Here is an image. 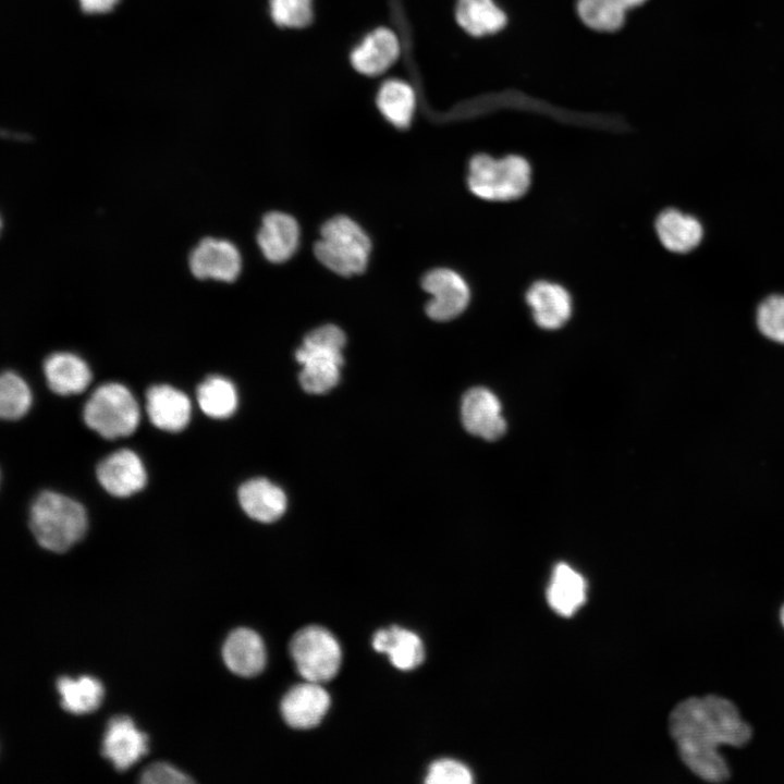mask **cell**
I'll return each mask as SVG.
<instances>
[{
  "mask_svg": "<svg viewBox=\"0 0 784 784\" xmlns=\"http://www.w3.org/2000/svg\"><path fill=\"white\" fill-rule=\"evenodd\" d=\"M376 103L382 117L397 128L409 126L416 108V94L403 79L390 78L378 89Z\"/></svg>",
  "mask_w": 784,
  "mask_h": 784,
  "instance_id": "obj_24",
  "label": "cell"
},
{
  "mask_svg": "<svg viewBox=\"0 0 784 784\" xmlns=\"http://www.w3.org/2000/svg\"><path fill=\"white\" fill-rule=\"evenodd\" d=\"M139 782L145 784H186L194 781L167 762H155L142 772Z\"/></svg>",
  "mask_w": 784,
  "mask_h": 784,
  "instance_id": "obj_33",
  "label": "cell"
},
{
  "mask_svg": "<svg viewBox=\"0 0 784 784\" xmlns=\"http://www.w3.org/2000/svg\"><path fill=\"white\" fill-rule=\"evenodd\" d=\"M457 24L469 35L482 37L504 28L506 15L493 0H457Z\"/></svg>",
  "mask_w": 784,
  "mask_h": 784,
  "instance_id": "obj_25",
  "label": "cell"
},
{
  "mask_svg": "<svg viewBox=\"0 0 784 784\" xmlns=\"http://www.w3.org/2000/svg\"><path fill=\"white\" fill-rule=\"evenodd\" d=\"M101 487L111 495L124 498L142 490L147 481L145 467L139 456L121 449L102 460L96 469Z\"/></svg>",
  "mask_w": 784,
  "mask_h": 784,
  "instance_id": "obj_12",
  "label": "cell"
},
{
  "mask_svg": "<svg viewBox=\"0 0 784 784\" xmlns=\"http://www.w3.org/2000/svg\"><path fill=\"white\" fill-rule=\"evenodd\" d=\"M576 10L586 26L605 33L620 29L627 11L618 0H578Z\"/></svg>",
  "mask_w": 784,
  "mask_h": 784,
  "instance_id": "obj_28",
  "label": "cell"
},
{
  "mask_svg": "<svg viewBox=\"0 0 784 784\" xmlns=\"http://www.w3.org/2000/svg\"><path fill=\"white\" fill-rule=\"evenodd\" d=\"M780 621L782 623V626L784 627V604L782 605L780 610Z\"/></svg>",
  "mask_w": 784,
  "mask_h": 784,
  "instance_id": "obj_36",
  "label": "cell"
},
{
  "mask_svg": "<svg viewBox=\"0 0 784 784\" xmlns=\"http://www.w3.org/2000/svg\"><path fill=\"white\" fill-rule=\"evenodd\" d=\"M148 751V737L127 715L111 718L102 738L101 755L119 771H125Z\"/></svg>",
  "mask_w": 784,
  "mask_h": 784,
  "instance_id": "obj_10",
  "label": "cell"
},
{
  "mask_svg": "<svg viewBox=\"0 0 784 784\" xmlns=\"http://www.w3.org/2000/svg\"><path fill=\"white\" fill-rule=\"evenodd\" d=\"M345 335L335 324L327 323L311 330L295 353L302 365V388L314 394L330 391L340 380Z\"/></svg>",
  "mask_w": 784,
  "mask_h": 784,
  "instance_id": "obj_3",
  "label": "cell"
},
{
  "mask_svg": "<svg viewBox=\"0 0 784 784\" xmlns=\"http://www.w3.org/2000/svg\"><path fill=\"white\" fill-rule=\"evenodd\" d=\"M656 231L662 245L674 253H688L694 249L703 234L696 218L676 209H666L658 216Z\"/></svg>",
  "mask_w": 784,
  "mask_h": 784,
  "instance_id": "obj_23",
  "label": "cell"
},
{
  "mask_svg": "<svg viewBox=\"0 0 784 784\" xmlns=\"http://www.w3.org/2000/svg\"><path fill=\"white\" fill-rule=\"evenodd\" d=\"M196 396L200 409L212 418H228L237 407L235 387L221 376H211L203 381Z\"/></svg>",
  "mask_w": 784,
  "mask_h": 784,
  "instance_id": "obj_27",
  "label": "cell"
},
{
  "mask_svg": "<svg viewBox=\"0 0 784 784\" xmlns=\"http://www.w3.org/2000/svg\"><path fill=\"white\" fill-rule=\"evenodd\" d=\"M428 784H469L470 770L460 761L440 759L430 764L425 780Z\"/></svg>",
  "mask_w": 784,
  "mask_h": 784,
  "instance_id": "obj_32",
  "label": "cell"
},
{
  "mask_svg": "<svg viewBox=\"0 0 784 784\" xmlns=\"http://www.w3.org/2000/svg\"><path fill=\"white\" fill-rule=\"evenodd\" d=\"M85 13H106L110 11L118 0H78Z\"/></svg>",
  "mask_w": 784,
  "mask_h": 784,
  "instance_id": "obj_34",
  "label": "cell"
},
{
  "mask_svg": "<svg viewBox=\"0 0 784 784\" xmlns=\"http://www.w3.org/2000/svg\"><path fill=\"white\" fill-rule=\"evenodd\" d=\"M222 657L230 671L240 676L259 674L266 664V649L261 637L245 627L234 629L225 639Z\"/></svg>",
  "mask_w": 784,
  "mask_h": 784,
  "instance_id": "obj_18",
  "label": "cell"
},
{
  "mask_svg": "<svg viewBox=\"0 0 784 784\" xmlns=\"http://www.w3.org/2000/svg\"><path fill=\"white\" fill-rule=\"evenodd\" d=\"M669 731L682 762L708 783H723L731 776L719 747L739 748L752 737V728L737 707L716 695L689 697L678 702L670 713Z\"/></svg>",
  "mask_w": 784,
  "mask_h": 784,
  "instance_id": "obj_1",
  "label": "cell"
},
{
  "mask_svg": "<svg viewBox=\"0 0 784 784\" xmlns=\"http://www.w3.org/2000/svg\"><path fill=\"white\" fill-rule=\"evenodd\" d=\"M330 707V696L320 683L305 681L293 686L282 698L281 713L294 728L318 725Z\"/></svg>",
  "mask_w": 784,
  "mask_h": 784,
  "instance_id": "obj_14",
  "label": "cell"
},
{
  "mask_svg": "<svg viewBox=\"0 0 784 784\" xmlns=\"http://www.w3.org/2000/svg\"><path fill=\"white\" fill-rule=\"evenodd\" d=\"M146 411L152 425L177 432L189 422L192 406L188 396L168 384L152 385L146 392Z\"/></svg>",
  "mask_w": 784,
  "mask_h": 784,
  "instance_id": "obj_16",
  "label": "cell"
},
{
  "mask_svg": "<svg viewBox=\"0 0 784 784\" xmlns=\"http://www.w3.org/2000/svg\"><path fill=\"white\" fill-rule=\"evenodd\" d=\"M29 528L41 548L63 553L85 535L87 514L77 501L42 491L30 506Z\"/></svg>",
  "mask_w": 784,
  "mask_h": 784,
  "instance_id": "obj_2",
  "label": "cell"
},
{
  "mask_svg": "<svg viewBox=\"0 0 784 784\" xmlns=\"http://www.w3.org/2000/svg\"><path fill=\"white\" fill-rule=\"evenodd\" d=\"M299 226L290 215L268 212L257 233L258 246L267 260L274 264L287 261L299 244Z\"/></svg>",
  "mask_w": 784,
  "mask_h": 784,
  "instance_id": "obj_15",
  "label": "cell"
},
{
  "mask_svg": "<svg viewBox=\"0 0 784 784\" xmlns=\"http://www.w3.org/2000/svg\"><path fill=\"white\" fill-rule=\"evenodd\" d=\"M32 404L27 383L16 373L5 371L0 379V415L12 420L23 417Z\"/></svg>",
  "mask_w": 784,
  "mask_h": 784,
  "instance_id": "obj_29",
  "label": "cell"
},
{
  "mask_svg": "<svg viewBox=\"0 0 784 784\" xmlns=\"http://www.w3.org/2000/svg\"><path fill=\"white\" fill-rule=\"evenodd\" d=\"M61 697V707L73 714H85L95 711L103 697L101 683L91 676L77 678L61 676L56 683Z\"/></svg>",
  "mask_w": 784,
  "mask_h": 784,
  "instance_id": "obj_26",
  "label": "cell"
},
{
  "mask_svg": "<svg viewBox=\"0 0 784 784\" xmlns=\"http://www.w3.org/2000/svg\"><path fill=\"white\" fill-rule=\"evenodd\" d=\"M273 23L284 28H304L314 17V0H269Z\"/></svg>",
  "mask_w": 784,
  "mask_h": 784,
  "instance_id": "obj_30",
  "label": "cell"
},
{
  "mask_svg": "<svg viewBox=\"0 0 784 784\" xmlns=\"http://www.w3.org/2000/svg\"><path fill=\"white\" fill-rule=\"evenodd\" d=\"M531 169L520 156L494 159L479 154L468 166L467 185L477 197L490 201H509L522 197L529 188Z\"/></svg>",
  "mask_w": 784,
  "mask_h": 784,
  "instance_id": "obj_5",
  "label": "cell"
},
{
  "mask_svg": "<svg viewBox=\"0 0 784 784\" xmlns=\"http://www.w3.org/2000/svg\"><path fill=\"white\" fill-rule=\"evenodd\" d=\"M757 324L764 336L784 344L783 295H772L760 304L757 313Z\"/></svg>",
  "mask_w": 784,
  "mask_h": 784,
  "instance_id": "obj_31",
  "label": "cell"
},
{
  "mask_svg": "<svg viewBox=\"0 0 784 784\" xmlns=\"http://www.w3.org/2000/svg\"><path fill=\"white\" fill-rule=\"evenodd\" d=\"M421 286L431 296L426 304V313L432 320H452L469 304V286L464 278L452 269L437 268L428 271L421 280Z\"/></svg>",
  "mask_w": 784,
  "mask_h": 784,
  "instance_id": "obj_8",
  "label": "cell"
},
{
  "mask_svg": "<svg viewBox=\"0 0 784 784\" xmlns=\"http://www.w3.org/2000/svg\"><path fill=\"white\" fill-rule=\"evenodd\" d=\"M372 647L376 651L385 653L391 663L403 671L417 667L425 659L420 638L415 633L395 625L379 629L373 635Z\"/></svg>",
  "mask_w": 784,
  "mask_h": 784,
  "instance_id": "obj_21",
  "label": "cell"
},
{
  "mask_svg": "<svg viewBox=\"0 0 784 784\" xmlns=\"http://www.w3.org/2000/svg\"><path fill=\"white\" fill-rule=\"evenodd\" d=\"M85 424L106 439L132 434L139 422V408L132 392L123 384L99 385L83 409Z\"/></svg>",
  "mask_w": 784,
  "mask_h": 784,
  "instance_id": "obj_6",
  "label": "cell"
},
{
  "mask_svg": "<svg viewBox=\"0 0 784 784\" xmlns=\"http://www.w3.org/2000/svg\"><path fill=\"white\" fill-rule=\"evenodd\" d=\"M188 265L198 279L233 282L242 270V257L231 242L205 237L191 252Z\"/></svg>",
  "mask_w": 784,
  "mask_h": 784,
  "instance_id": "obj_9",
  "label": "cell"
},
{
  "mask_svg": "<svg viewBox=\"0 0 784 784\" xmlns=\"http://www.w3.org/2000/svg\"><path fill=\"white\" fill-rule=\"evenodd\" d=\"M499 399L486 388H473L463 396L462 421L465 429L488 441L501 438L506 422Z\"/></svg>",
  "mask_w": 784,
  "mask_h": 784,
  "instance_id": "obj_11",
  "label": "cell"
},
{
  "mask_svg": "<svg viewBox=\"0 0 784 784\" xmlns=\"http://www.w3.org/2000/svg\"><path fill=\"white\" fill-rule=\"evenodd\" d=\"M547 600L558 614L573 615L586 600L584 577L566 563L556 564L547 589Z\"/></svg>",
  "mask_w": 784,
  "mask_h": 784,
  "instance_id": "obj_22",
  "label": "cell"
},
{
  "mask_svg": "<svg viewBox=\"0 0 784 784\" xmlns=\"http://www.w3.org/2000/svg\"><path fill=\"white\" fill-rule=\"evenodd\" d=\"M401 44L389 27L380 26L369 32L353 48L350 61L355 71L366 76H377L388 71L399 59Z\"/></svg>",
  "mask_w": 784,
  "mask_h": 784,
  "instance_id": "obj_13",
  "label": "cell"
},
{
  "mask_svg": "<svg viewBox=\"0 0 784 784\" xmlns=\"http://www.w3.org/2000/svg\"><path fill=\"white\" fill-rule=\"evenodd\" d=\"M621 4L626 9H632L641 5L647 0H618Z\"/></svg>",
  "mask_w": 784,
  "mask_h": 784,
  "instance_id": "obj_35",
  "label": "cell"
},
{
  "mask_svg": "<svg viewBox=\"0 0 784 784\" xmlns=\"http://www.w3.org/2000/svg\"><path fill=\"white\" fill-rule=\"evenodd\" d=\"M237 494L244 512L258 522H274L283 515L286 509L285 493L265 478H255L244 482Z\"/></svg>",
  "mask_w": 784,
  "mask_h": 784,
  "instance_id": "obj_19",
  "label": "cell"
},
{
  "mask_svg": "<svg viewBox=\"0 0 784 784\" xmlns=\"http://www.w3.org/2000/svg\"><path fill=\"white\" fill-rule=\"evenodd\" d=\"M44 372L50 390L60 395L81 393L91 380L88 365L69 352L49 355L44 362Z\"/></svg>",
  "mask_w": 784,
  "mask_h": 784,
  "instance_id": "obj_20",
  "label": "cell"
},
{
  "mask_svg": "<svg viewBox=\"0 0 784 784\" xmlns=\"http://www.w3.org/2000/svg\"><path fill=\"white\" fill-rule=\"evenodd\" d=\"M371 242L363 228L346 216H336L321 226L314 246L316 258L329 270L351 277L366 270Z\"/></svg>",
  "mask_w": 784,
  "mask_h": 784,
  "instance_id": "obj_4",
  "label": "cell"
},
{
  "mask_svg": "<svg viewBox=\"0 0 784 784\" xmlns=\"http://www.w3.org/2000/svg\"><path fill=\"white\" fill-rule=\"evenodd\" d=\"M526 301L535 322L542 329H559L572 315L571 295L556 283L535 282L526 293Z\"/></svg>",
  "mask_w": 784,
  "mask_h": 784,
  "instance_id": "obj_17",
  "label": "cell"
},
{
  "mask_svg": "<svg viewBox=\"0 0 784 784\" xmlns=\"http://www.w3.org/2000/svg\"><path fill=\"white\" fill-rule=\"evenodd\" d=\"M289 649L298 673L305 681L322 684L332 679L340 669L341 647L324 627H303L292 637Z\"/></svg>",
  "mask_w": 784,
  "mask_h": 784,
  "instance_id": "obj_7",
  "label": "cell"
}]
</instances>
